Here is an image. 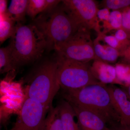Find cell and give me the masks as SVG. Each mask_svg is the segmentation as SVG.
<instances>
[{
    "label": "cell",
    "instance_id": "1",
    "mask_svg": "<svg viewBox=\"0 0 130 130\" xmlns=\"http://www.w3.org/2000/svg\"><path fill=\"white\" fill-rule=\"evenodd\" d=\"M63 98L71 105L94 113L110 126L120 123L106 85H93L82 88L63 90Z\"/></svg>",
    "mask_w": 130,
    "mask_h": 130
},
{
    "label": "cell",
    "instance_id": "2",
    "mask_svg": "<svg viewBox=\"0 0 130 130\" xmlns=\"http://www.w3.org/2000/svg\"><path fill=\"white\" fill-rule=\"evenodd\" d=\"M33 20L32 24L44 36L48 51H56L78 30L60 4L52 10L42 13Z\"/></svg>",
    "mask_w": 130,
    "mask_h": 130
},
{
    "label": "cell",
    "instance_id": "3",
    "mask_svg": "<svg viewBox=\"0 0 130 130\" xmlns=\"http://www.w3.org/2000/svg\"><path fill=\"white\" fill-rule=\"evenodd\" d=\"M46 45L44 36L36 26L17 23L8 46L16 68L39 59Z\"/></svg>",
    "mask_w": 130,
    "mask_h": 130
},
{
    "label": "cell",
    "instance_id": "4",
    "mask_svg": "<svg viewBox=\"0 0 130 130\" xmlns=\"http://www.w3.org/2000/svg\"><path fill=\"white\" fill-rule=\"evenodd\" d=\"M57 61H48L38 68L27 86L25 97L37 101L48 108L61 88L57 76Z\"/></svg>",
    "mask_w": 130,
    "mask_h": 130
},
{
    "label": "cell",
    "instance_id": "5",
    "mask_svg": "<svg viewBox=\"0 0 130 130\" xmlns=\"http://www.w3.org/2000/svg\"><path fill=\"white\" fill-rule=\"evenodd\" d=\"M57 76L63 90L82 88L102 84L92 74L88 63L79 62L58 56Z\"/></svg>",
    "mask_w": 130,
    "mask_h": 130
},
{
    "label": "cell",
    "instance_id": "6",
    "mask_svg": "<svg viewBox=\"0 0 130 130\" xmlns=\"http://www.w3.org/2000/svg\"><path fill=\"white\" fill-rule=\"evenodd\" d=\"M90 30L87 28H79L70 40L55 51L57 56L85 63L97 59Z\"/></svg>",
    "mask_w": 130,
    "mask_h": 130
},
{
    "label": "cell",
    "instance_id": "7",
    "mask_svg": "<svg viewBox=\"0 0 130 130\" xmlns=\"http://www.w3.org/2000/svg\"><path fill=\"white\" fill-rule=\"evenodd\" d=\"M61 6L76 25L78 29L87 28L100 33V21L97 17L99 10L93 0H64Z\"/></svg>",
    "mask_w": 130,
    "mask_h": 130
},
{
    "label": "cell",
    "instance_id": "8",
    "mask_svg": "<svg viewBox=\"0 0 130 130\" xmlns=\"http://www.w3.org/2000/svg\"><path fill=\"white\" fill-rule=\"evenodd\" d=\"M37 101L25 98L16 123L10 130H39L44 126L49 109Z\"/></svg>",
    "mask_w": 130,
    "mask_h": 130
},
{
    "label": "cell",
    "instance_id": "9",
    "mask_svg": "<svg viewBox=\"0 0 130 130\" xmlns=\"http://www.w3.org/2000/svg\"><path fill=\"white\" fill-rule=\"evenodd\" d=\"M115 110L120 118V124L130 125V100L123 89L112 85L107 86Z\"/></svg>",
    "mask_w": 130,
    "mask_h": 130
},
{
    "label": "cell",
    "instance_id": "10",
    "mask_svg": "<svg viewBox=\"0 0 130 130\" xmlns=\"http://www.w3.org/2000/svg\"><path fill=\"white\" fill-rule=\"evenodd\" d=\"M72 106L77 119V124L80 130H110L105 121L95 114L75 106Z\"/></svg>",
    "mask_w": 130,
    "mask_h": 130
},
{
    "label": "cell",
    "instance_id": "11",
    "mask_svg": "<svg viewBox=\"0 0 130 130\" xmlns=\"http://www.w3.org/2000/svg\"><path fill=\"white\" fill-rule=\"evenodd\" d=\"M91 71L94 77L101 83L105 85L118 84L115 66L96 60L91 66Z\"/></svg>",
    "mask_w": 130,
    "mask_h": 130
},
{
    "label": "cell",
    "instance_id": "12",
    "mask_svg": "<svg viewBox=\"0 0 130 130\" xmlns=\"http://www.w3.org/2000/svg\"><path fill=\"white\" fill-rule=\"evenodd\" d=\"M93 44L98 60L108 64L114 63L120 57V53L118 50L106 44L99 36L94 41Z\"/></svg>",
    "mask_w": 130,
    "mask_h": 130
},
{
    "label": "cell",
    "instance_id": "13",
    "mask_svg": "<svg viewBox=\"0 0 130 130\" xmlns=\"http://www.w3.org/2000/svg\"><path fill=\"white\" fill-rule=\"evenodd\" d=\"M57 106L59 108L64 130H80L77 123L74 121L76 114L70 103L63 100Z\"/></svg>",
    "mask_w": 130,
    "mask_h": 130
},
{
    "label": "cell",
    "instance_id": "14",
    "mask_svg": "<svg viewBox=\"0 0 130 130\" xmlns=\"http://www.w3.org/2000/svg\"><path fill=\"white\" fill-rule=\"evenodd\" d=\"M29 0H12L6 16L16 23H23L25 20Z\"/></svg>",
    "mask_w": 130,
    "mask_h": 130
},
{
    "label": "cell",
    "instance_id": "15",
    "mask_svg": "<svg viewBox=\"0 0 130 130\" xmlns=\"http://www.w3.org/2000/svg\"><path fill=\"white\" fill-rule=\"evenodd\" d=\"M122 13L120 10H114L110 13L109 21H100L99 34H106L112 30L122 29Z\"/></svg>",
    "mask_w": 130,
    "mask_h": 130
},
{
    "label": "cell",
    "instance_id": "16",
    "mask_svg": "<svg viewBox=\"0 0 130 130\" xmlns=\"http://www.w3.org/2000/svg\"><path fill=\"white\" fill-rule=\"evenodd\" d=\"M44 122L43 130H64L58 107H51Z\"/></svg>",
    "mask_w": 130,
    "mask_h": 130
},
{
    "label": "cell",
    "instance_id": "17",
    "mask_svg": "<svg viewBox=\"0 0 130 130\" xmlns=\"http://www.w3.org/2000/svg\"><path fill=\"white\" fill-rule=\"evenodd\" d=\"M16 23L7 16H1L0 42L1 44L11 38L15 31Z\"/></svg>",
    "mask_w": 130,
    "mask_h": 130
},
{
    "label": "cell",
    "instance_id": "18",
    "mask_svg": "<svg viewBox=\"0 0 130 130\" xmlns=\"http://www.w3.org/2000/svg\"><path fill=\"white\" fill-rule=\"evenodd\" d=\"M8 46L0 49V72L1 74L16 69Z\"/></svg>",
    "mask_w": 130,
    "mask_h": 130
},
{
    "label": "cell",
    "instance_id": "19",
    "mask_svg": "<svg viewBox=\"0 0 130 130\" xmlns=\"http://www.w3.org/2000/svg\"><path fill=\"white\" fill-rule=\"evenodd\" d=\"M116 76L118 84L124 88L130 85V66L123 63H116Z\"/></svg>",
    "mask_w": 130,
    "mask_h": 130
},
{
    "label": "cell",
    "instance_id": "20",
    "mask_svg": "<svg viewBox=\"0 0 130 130\" xmlns=\"http://www.w3.org/2000/svg\"><path fill=\"white\" fill-rule=\"evenodd\" d=\"M46 0H29L26 15L32 19L45 11Z\"/></svg>",
    "mask_w": 130,
    "mask_h": 130
},
{
    "label": "cell",
    "instance_id": "21",
    "mask_svg": "<svg viewBox=\"0 0 130 130\" xmlns=\"http://www.w3.org/2000/svg\"><path fill=\"white\" fill-rule=\"evenodd\" d=\"M101 5L103 8L114 10H120L130 7V0H104Z\"/></svg>",
    "mask_w": 130,
    "mask_h": 130
},
{
    "label": "cell",
    "instance_id": "22",
    "mask_svg": "<svg viewBox=\"0 0 130 130\" xmlns=\"http://www.w3.org/2000/svg\"><path fill=\"white\" fill-rule=\"evenodd\" d=\"M98 36H99L106 44L118 50L120 53V54L124 51L125 48L123 45L114 36H107L106 34H100L98 35Z\"/></svg>",
    "mask_w": 130,
    "mask_h": 130
},
{
    "label": "cell",
    "instance_id": "23",
    "mask_svg": "<svg viewBox=\"0 0 130 130\" xmlns=\"http://www.w3.org/2000/svg\"><path fill=\"white\" fill-rule=\"evenodd\" d=\"M122 14V29L128 35L130 40V7L120 10Z\"/></svg>",
    "mask_w": 130,
    "mask_h": 130
},
{
    "label": "cell",
    "instance_id": "24",
    "mask_svg": "<svg viewBox=\"0 0 130 130\" xmlns=\"http://www.w3.org/2000/svg\"><path fill=\"white\" fill-rule=\"evenodd\" d=\"M114 36L122 44L125 50L130 43V40L128 38V35L125 31L122 29L117 30Z\"/></svg>",
    "mask_w": 130,
    "mask_h": 130
},
{
    "label": "cell",
    "instance_id": "25",
    "mask_svg": "<svg viewBox=\"0 0 130 130\" xmlns=\"http://www.w3.org/2000/svg\"><path fill=\"white\" fill-rule=\"evenodd\" d=\"M110 13L109 9L107 8L99 9L97 12V17L99 21H109Z\"/></svg>",
    "mask_w": 130,
    "mask_h": 130
},
{
    "label": "cell",
    "instance_id": "26",
    "mask_svg": "<svg viewBox=\"0 0 130 130\" xmlns=\"http://www.w3.org/2000/svg\"><path fill=\"white\" fill-rule=\"evenodd\" d=\"M46 7L44 12L48 11L55 8L60 4L62 1L59 0H46Z\"/></svg>",
    "mask_w": 130,
    "mask_h": 130
},
{
    "label": "cell",
    "instance_id": "27",
    "mask_svg": "<svg viewBox=\"0 0 130 130\" xmlns=\"http://www.w3.org/2000/svg\"><path fill=\"white\" fill-rule=\"evenodd\" d=\"M122 58V62L130 66V43L129 46L123 53L120 54Z\"/></svg>",
    "mask_w": 130,
    "mask_h": 130
},
{
    "label": "cell",
    "instance_id": "28",
    "mask_svg": "<svg viewBox=\"0 0 130 130\" xmlns=\"http://www.w3.org/2000/svg\"><path fill=\"white\" fill-rule=\"evenodd\" d=\"M7 1L6 0L0 1V16H5L7 13Z\"/></svg>",
    "mask_w": 130,
    "mask_h": 130
},
{
    "label": "cell",
    "instance_id": "29",
    "mask_svg": "<svg viewBox=\"0 0 130 130\" xmlns=\"http://www.w3.org/2000/svg\"><path fill=\"white\" fill-rule=\"evenodd\" d=\"M110 130H130V125H122L120 123L109 127Z\"/></svg>",
    "mask_w": 130,
    "mask_h": 130
},
{
    "label": "cell",
    "instance_id": "30",
    "mask_svg": "<svg viewBox=\"0 0 130 130\" xmlns=\"http://www.w3.org/2000/svg\"><path fill=\"white\" fill-rule=\"evenodd\" d=\"M44 126H43V128H42V129H40L39 130H43V129H44Z\"/></svg>",
    "mask_w": 130,
    "mask_h": 130
}]
</instances>
